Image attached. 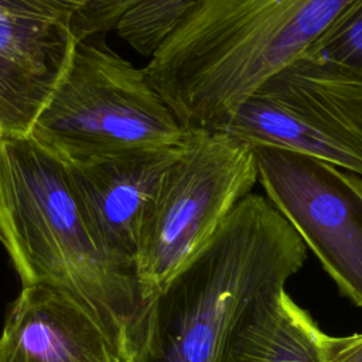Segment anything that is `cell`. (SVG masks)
Returning <instances> with one entry per match:
<instances>
[{"label": "cell", "mask_w": 362, "mask_h": 362, "mask_svg": "<svg viewBox=\"0 0 362 362\" xmlns=\"http://www.w3.org/2000/svg\"><path fill=\"white\" fill-rule=\"evenodd\" d=\"M303 239L249 192L202 250L148 303L127 362H229L236 332L303 266Z\"/></svg>", "instance_id": "1"}, {"label": "cell", "mask_w": 362, "mask_h": 362, "mask_svg": "<svg viewBox=\"0 0 362 362\" xmlns=\"http://www.w3.org/2000/svg\"><path fill=\"white\" fill-rule=\"evenodd\" d=\"M358 0H194L147 76L185 129L214 130L273 72L313 51Z\"/></svg>", "instance_id": "2"}, {"label": "cell", "mask_w": 362, "mask_h": 362, "mask_svg": "<svg viewBox=\"0 0 362 362\" xmlns=\"http://www.w3.org/2000/svg\"><path fill=\"white\" fill-rule=\"evenodd\" d=\"M0 245L21 287L47 284L78 298L127 362L147 304L136 277L92 233L68 164L33 137H0Z\"/></svg>", "instance_id": "3"}, {"label": "cell", "mask_w": 362, "mask_h": 362, "mask_svg": "<svg viewBox=\"0 0 362 362\" xmlns=\"http://www.w3.org/2000/svg\"><path fill=\"white\" fill-rule=\"evenodd\" d=\"M30 137L65 163L112 153L182 146L185 129L137 68L112 49L81 41Z\"/></svg>", "instance_id": "4"}, {"label": "cell", "mask_w": 362, "mask_h": 362, "mask_svg": "<svg viewBox=\"0 0 362 362\" xmlns=\"http://www.w3.org/2000/svg\"><path fill=\"white\" fill-rule=\"evenodd\" d=\"M256 181L250 146L218 130L188 129L140 233L134 277L146 304L202 250Z\"/></svg>", "instance_id": "5"}, {"label": "cell", "mask_w": 362, "mask_h": 362, "mask_svg": "<svg viewBox=\"0 0 362 362\" xmlns=\"http://www.w3.org/2000/svg\"><path fill=\"white\" fill-rule=\"evenodd\" d=\"M214 130L362 177V72L304 54L267 76Z\"/></svg>", "instance_id": "6"}, {"label": "cell", "mask_w": 362, "mask_h": 362, "mask_svg": "<svg viewBox=\"0 0 362 362\" xmlns=\"http://www.w3.org/2000/svg\"><path fill=\"white\" fill-rule=\"evenodd\" d=\"M252 150L269 201L341 293L362 308V177L290 150Z\"/></svg>", "instance_id": "7"}, {"label": "cell", "mask_w": 362, "mask_h": 362, "mask_svg": "<svg viewBox=\"0 0 362 362\" xmlns=\"http://www.w3.org/2000/svg\"><path fill=\"white\" fill-rule=\"evenodd\" d=\"M71 21L28 0H0V137H27L69 69Z\"/></svg>", "instance_id": "8"}, {"label": "cell", "mask_w": 362, "mask_h": 362, "mask_svg": "<svg viewBox=\"0 0 362 362\" xmlns=\"http://www.w3.org/2000/svg\"><path fill=\"white\" fill-rule=\"evenodd\" d=\"M182 146L126 150L66 163L98 243L115 264L133 276L146 215Z\"/></svg>", "instance_id": "9"}, {"label": "cell", "mask_w": 362, "mask_h": 362, "mask_svg": "<svg viewBox=\"0 0 362 362\" xmlns=\"http://www.w3.org/2000/svg\"><path fill=\"white\" fill-rule=\"evenodd\" d=\"M0 362H124L103 324L74 296L47 284L21 287L0 334Z\"/></svg>", "instance_id": "10"}, {"label": "cell", "mask_w": 362, "mask_h": 362, "mask_svg": "<svg viewBox=\"0 0 362 362\" xmlns=\"http://www.w3.org/2000/svg\"><path fill=\"white\" fill-rule=\"evenodd\" d=\"M322 331L284 291L260 304L236 332L229 362H325Z\"/></svg>", "instance_id": "11"}, {"label": "cell", "mask_w": 362, "mask_h": 362, "mask_svg": "<svg viewBox=\"0 0 362 362\" xmlns=\"http://www.w3.org/2000/svg\"><path fill=\"white\" fill-rule=\"evenodd\" d=\"M194 0H137L119 18L117 34L137 52L151 57L180 25Z\"/></svg>", "instance_id": "12"}, {"label": "cell", "mask_w": 362, "mask_h": 362, "mask_svg": "<svg viewBox=\"0 0 362 362\" xmlns=\"http://www.w3.org/2000/svg\"><path fill=\"white\" fill-rule=\"evenodd\" d=\"M65 16L78 41L115 28L122 14L137 0H28Z\"/></svg>", "instance_id": "13"}, {"label": "cell", "mask_w": 362, "mask_h": 362, "mask_svg": "<svg viewBox=\"0 0 362 362\" xmlns=\"http://www.w3.org/2000/svg\"><path fill=\"white\" fill-rule=\"evenodd\" d=\"M308 54L344 64L362 72V0Z\"/></svg>", "instance_id": "14"}, {"label": "cell", "mask_w": 362, "mask_h": 362, "mask_svg": "<svg viewBox=\"0 0 362 362\" xmlns=\"http://www.w3.org/2000/svg\"><path fill=\"white\" fill-rule=\"evenodd\" d=\"M320 345L325 362H362V334L331 337L322 332Z\"/></svg>", "instance_id": "15"}]
</instances>
